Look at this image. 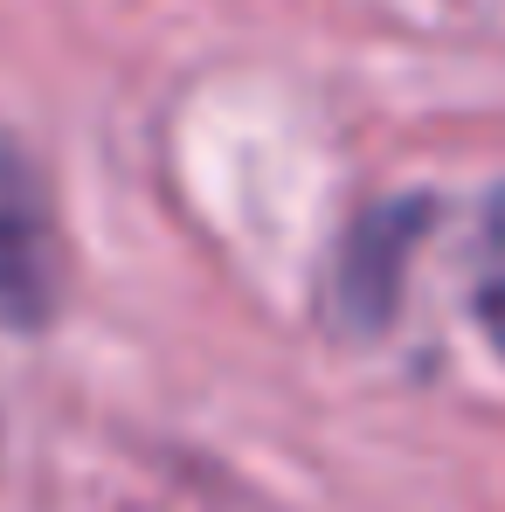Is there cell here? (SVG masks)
Instances as JSON below:
<instances>
[{"label": "cell", "instance_id": "cell-1", "mask_svg": "<svg viewBox=\"0 0 505 512\" xmlns=\"http://www.w3.org/2000/svg\"><path fill=\"white\" fill-rule=\"evenodd\" d=\"M49 312V208L28 153L0 132V333H28Z\"/></svg>", "mask_w": 505, "mask_h": 512}, {"label": "cell", "instance_id": "cell-2", "mask_svg": "<svg viewBox=\"0 0 505 512\" xmlns=\"http://www.w3.org/2000/svg\"><path fill=\"white\" fill-rule=\"evenodd\" d=\"M416 215H422V208H416ZM416 215H409V222H416ZM409 222H388V215H381V222H360V236H353L346 291L360 298V319H367V326H374V319L388 312V298H395V256L409 250V236H416Z\"/></svg>", "mask_w": 505, "mask_h": 512}, {"label": "cell", "instance_id": "cell-3", "mask_svg": "<svg viewBox=\"0 0 505 512\" xmlns=\"http://www.w3.org/2000/svg\"><path fill=\"white\" fill-rule=\"evenodd\" d=\"M471 305H478V326L492 333V346L505 353V187L485 201L478 263H471Z\"/></svg>", "mask_w": 505, "mask_h": 512}]
</instances>
